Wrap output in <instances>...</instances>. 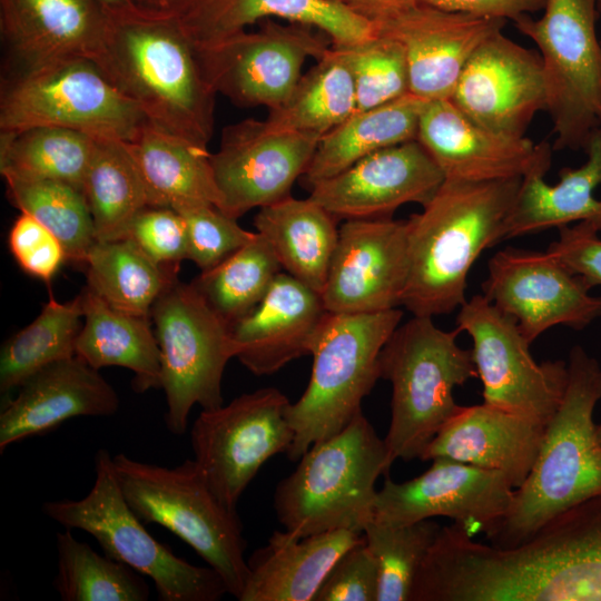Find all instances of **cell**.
<instances>
[{
	"instance_id": "1",
	"label": "cell",
	"mask_w": 601,
	"mask_h": 601,
	"mask_svg": "<svg viewBox=\"0 0 601 601\" xmlns=\"http://www.w3.org/2000/svg\"><path fill=\"white\" fill-rule=\"evenodd\" d=\"M108 13L96 62L149 125L207 149L217 92L179 18L136 6Z\"/></svg>"
},
{
	"instance_id": "2",
	"label": "cell",
	"mask_w": 601,
	"mask_h": 601,
	"mask_svg": "<svg viewBox=\"0 0 601 601\" xmlns=\"http://www.w3.org/2000/svg\"><path fill=\"white\" fill-rule=\"evenodd\" d=\"M522 178L444 179L407 221L408 275L402 299L414 316L449 314L465 302L466 278L481 253L497 244Z\"/></svg>"
},
{
	"instance_id": "3",
	"label": "cell",
	"mask_w": 601,
	"mask_h": 601,
	"mask_svg": "<svg viewBox=\"0 0 601 601\" xmlns=\"http://www.w3.org/2000/svg\"><path fill=\"white\" fill-rule=\"evenodd\" d=\"M566 365L565 392L535 462L504 518L486 534L493 546L514 548L554 516L601 494V444L593 422L601 367L580 345L571 348Z\"/></svg>"
},
{
	"instance_id": "4",
	"label": "cell",
	"mask_w": 601,
	"mask_h": 601,
	"mask_svg": "<svg viewBox=\"0 0 601 601\" xmlns=\"http://www.w3.org/2000/svg\"><path fill=\"white\" fill-rule=\"evenodd\" d=\"M298 462L274 493L285 531L297 538L341 529L363 533L374 516L376 480L392 465L384 439L363 412Z\"/></svg>"
},
{
	"instance_id": "5",
	"label": "cell",
	"mask_w": 601,
	"mask_h": 601,
	"mask_svg": "<svg viewBox=\"0 0 601 601\" xmlns=\"http://www.w3.org/2000/svg\"><path fill=\"white\" fill-rule=\"evenodd\" d=\"M461 331H443L433 317L398 325L383 346L380 378L392 384L391 422L384 439L392 464L421 459L440 428L460 410L453 391L477 376L472 351L459 346Z\"/></svg>"
},
{
	"instance_id": "6",
	"label": "cell",
	"mask_w": 601,
	"mask_h": 601,
	"mask_svg": "<svg viewBox=\"0 0 601 601\" xmlns=\"http://www.w3.org/2000/svg\"><path fill=\"white\" fill-rule=\"evenodd\" d=\"M112 462L136 515L145 524L168 529L193 548L238 600L248 578L243 524L237 510L213 492L196 461L188 459L167 467L119 453Z\"/></svg>"
},
{
	"instance_id": "7",
	"label": "cell",
	"mask_w": 601,
	"mask_h": 601,
	"mask_svg": "<svg viewBox=\"0 0 601 601\" xmlns=\"http://www.w3.org/2000/svg\"><path fill=\"white\" fill-rule=\"evenodd\" d=\"M397 308L365 314L329 313L311 347L313 368L303 395L290 403L287 417L294 431L286 453L298 461L315 443L345 428L380 378L383 346L400 325Z\"/></svg>"
},
{
	"instance_id": "8",
	"label": "cell",
	"mask_w": 601,
	"mask_h": 601,
	"mask_svg": "<svg viewBox=\"0 0 601 601\" xmlns=\"http://www.w3.org/2000/svg\"><path fill=\"white\" fill-rule=\"evenodd\" d=\"M93 463L89 493L79 500L45 502L42 511L48 518L66 529L89 533L104 554L149 578L160 601H217L228 593L213 568L177 556L146 530L124 496L107 450L100 449Z\"/></svg>"
},
{
	"instance_id": "9",
	"label": "cell",
	"mask_w": 601,
	"mask_h": 601,
	"mask_svg": "<svg viewBox=\"0 0 601 601\" xmlns=\"http://www.w3.org/2000/svg\"><path fill=\"white\" fill-rule=\"evenodd\" d=\"M148 122L92 59L72 58L8 72L1 82L0 132L61 127L95 139L132 140Z\"/></svg>"
},
{
	"instance_id": "10",
	"label": "cell",
	"mask_w": 601,
	"mask_h": 601,
	"mask_svg": "<svg viewBox=\"0 0 601 601\" xmlns=\"http://www.w3.org/2000/svg\"><path fill=\"white\" fill-rule=\"evenodd\" d=\"M539 19L524 16L516 29L539 49L555 150L585 148L601 126V40L598 0H545Z\"/></svg>"
},
{
	"instance_id": "11",
	"label": "cell",
	"mask_w": 601,
	"mask_h": 601,
	"mask_svg": "<svg viewBox=\"0 0 601 601\" xmlns=\"http://www.w3.org/2000/svg\"><path fill=\"white\" fill-rule=\"evenodd\" d=\"M150 318L160 348L165 423L183 435L195 405L213 410L224 404L223 375L236 345L230 325L178 277L158 297Z\"/></svg>"
},
{
	"instance_id": "12",
	"label": "cell",
	"mask_w": 601,
	"mask_h": 601,
	"mask_svg": "<svg viewBox=\"0 0 601 601\" xmlns=\"http://www.w3.org/2000/svg\"><path fill=\"white\" fill-rule=\"evenodd\" d=\"M290 402L275 387L244 393L227 405L201 410L190 430L194 460L213 492L230 509L274 455L287 453L294 431Z\"/></svg>"
},
{
	"instance_id": "13",
	"label": "cell",
	"mask_w": 601,
	"mask_h": 601,
	"mask_svg": "<svg viewBox=\"0 0 601 601\" xmlns=\"http://www.w3.org/2000/svg\"><path fill=\"white\" fill-rule=\"evenodd\" d=\"M456 323L472 338L471 351L483 383V403L546 426L565 392L566 363H538L516 322L483 294L460 307Z\"/></svg>"
},
{
	"instance_id": "14",
	"label": "cell",
	"mask_w": 601,
	"mask_h": 601,
	"mask_svg": "<svg viewBox=\"0 0 601 601\" xmlns=\"http://www.w3.org/2000/svg\"><path fill=\"white\" fill-rule=\"evenodd\" d=\"M205 50H199L205 73L216 92L244 107L274 109L293 93L308 57L321 59L329 40L313 27L275 18L259 21Z\"/></svg>"
},
{
	"instance_id": "15",
	"label": "cell",
	"mask_w": 601,
	"mask_h": 601,
	"mask_svg": "<svg viewBox=\"0 0 601 601\" xmlns=\"http://www.w3.org/2000/svg\"><path fill=\"white\" fill-rule=\"evenodd\" d=\"M421 475L397 483L386 477L373 519L393 525L446 516L471 536L489 534L510 509L515 487L499 471L434 459Z\"/></svg>"
},
{
	"instance_id": "16",
	"label": "cell",
	"mask_w": 601,
	"mask_h": 601,
	"mask_svg": "<svg viewBox=\"0 0 601 601\" xmlns=\"http://www.w3.org/2000/svg\"><path fill=\"white\" fill-rule=\"evenodd\" d=\"M482 289L530 344L555 325L582 329L601 316V296L590 295L591 287L548 252L499 250Z\"/></svg>"
},
{
	"instance_id": "17",
	"label": "cell",
	"mask_w": 601,
	"mask_h": 601,
	"mask_svg": "<svg viewBox=\"0 0 601 601\" xmlns=\"http://www.w3.org/2000/svg\"><path fill=\"white\" fill-rule=\"evenodd\" d=\"M315 134L269 129L264 120L246 119L225 128L218 151L210 154L219 208L238 219L290 196L321 140Z\"/></svg>"
},
{
	"instance_id": "18",
	"label": "cell",
	"mask_w": 601,
	"mask_h": 601,
	"mask_svg": "<svg viewBox=\"0 0 601 601\" xmlns=\"http://www.w3.org/2000/svg\"><path fill=\"white\" fill-rule=\"evenodd\" d=\"M407 275L406 219H346L338 229L322 297L329 313L397 308Z\"/></svg>"
},
{
	"instance_id": "19",
	"label": "cell",
	"mask_w": 601,
	"mask_h": 601,
	"mask_svg": "<svg viewBox=\"0 0 601 601\" xmlns=\"http://www.w3.org/2000/svg\"><path fill=\"white\" fill-rule=\"evenodd\" d=\"M450 100L485 128L524 137L535 115L546 110L539 52L516 43L502 30L495 32L472 55Z\"/></svg>"
},
{
	"instance_id": "20",
	"label": "cell",
	"mask_w": 601,
	"mask_h": 601,
	"mask_svg": "<svg viewBox=\"0 0 601 601\" xmlns=\"http://www.w3.org/2000/svg\"><path fill=\"white\" fill-rule=\"evenodd\" d=\"M416 140L445 179L481 183L522 178L551 167L550 144H535L525 136L513 137L485 128L450 99L424 104Z\"/></svg>"
},
{
	"instance_id": "21",
	"label": "cell",
	"mask_w": 601,
	"mask_h": 601,
	"mask_svg": "<svg viewBox=\"0 0 601 601\" xmlns=\"http://www.w3.org/2000/svg\"><path fill=\"white\" fill-rule=\"evenodd\" d=\"M445 177L416 140L377 150L311 189L309 197L335 218H391L405 204L424 206Z\"/></svg>"
},
{
	"instance_id": "22",
	"label": "cell",
	"mask_w": 601,
	"mask_h": 601,
	"mask_svg": "<svg viewBox=\"0 0 601 601\" xmlns=\"http://www.w3.org/2000/svg\"><path fill=\"white\" fill-rule=\"evenodd\" d=\"M506 21L451 12L416 3L376 22V33L404 49L410 93L424 100L450 99L475 50Z\"/></svg>"
},
{
	"instance_id": "23",
	"label": "cell",
	"mask_w": 601,
	"mask_h": 601,
	"mask_svg": "<svg viewBox=\"0 0 601 601\" xmlns=\"http://www.w3.org/2000/svg\"><path fill=\"white\" fill-rule=\"evenodd\" d=\"M108 17V10L95 0H0L8 72L72 58L96 61L104 47Z\"/></svg>"
},
{
	"instance_id": "24",
	"label": "cell",
	"mask_w": 601,
	"mask_h": 601,
	"mask_svg": "<svg viewBox=\"0 0 601 601\" xmlns=\"http://www.w3.org/2000/svg\"><path fill=\"white\" fill-rule=\"evenodd\" d=\"M115 388L76 355L32 375L1 405L0 453L12 443L48 433L78 416H111L119 408Z\"/></svg>"
},
{
	"instance_id": "25",
	"label": "cell",
	"mask_w": 601,
	"mask_h": 601,
	"mask_svg": "<svg viewBox=\"0 0 601 601\" xmlns=\"http://www.w3.org/2000/svg\"><path fill=\"white\" fill-rule=\"evenodd\" d=\"M327 314L321 293L280 272L262 302L230 325L236 358L255 375H272L311 353Z\"/></svg>"
},
{
	"instance_id": "26",
	"label": "cell",
	"mask_w": 601,
	"mask_h": 601,
	"mask_svg": "<svg viewBox=\"0 0 601 601\" xmlns=\"http://www.w3.org/2000/svg\"><path fill=\"white\" fill-rule=\"evenodd\" d=\"M544 431L543 424L485 403L461 406L421 460L447 459L499 471L516 489L535 462Z\"/></svg>"
},
{
	"instance_id": "27",
	"label": "cell",
	"mask_w": 601,
	"mask_h": 601,
	"mask_svg": "<svg viewBox=\"0 0 601 601\" xmlns=\"http://www.w3.org/2000/svg\"><path fill=\"white\" fill-rule=\"evenodd\" d=\"M198 50L214 47L264 19L311 26L332 46H347L376 36L375 24L325 0H196L178 17Z\"/></svg>"
},
{
	"instance_id": "28",
	"label": "cell",
	"mask_w": 601,
	"mask_h": 601,
	"mask_svg": "<svg viewBox=\"0 0 601 601\" xmlns=\"http://www.w3.org/2000/svg\"><path fill=\"white\" fill-rule=\"evenodd\" d=\"M364 533L333 530L297 538L275 531L247 560L248 578L239 601H314L336 561Z\"/></svg>"
},
{
	"instance_id": "29",
	"label": "cell",
	"mask_w": 601,
	"mask_h": 601,
	"mask_svg": "<svg viewBox=\"0 0 601 601\" xmlns=\"http://www.w3.org/2000/svg\"><path fill=\"white\" fill-rule=\"evenodd\" d=\"M584 151L587 161L578 168H562L554 185L544 180L549 169L522 177L497 244L573 221H589L601 231V199L594 197L601 185V126L591 134Z\"/></svg>"
},
{
	"instance_id": "30",
	"label": "cell",
	"mask_w": 601,
	"mask_h": 601,
	"mask_svg": "<svg viewBox=\"0 0 601 601\" xmlns=\"http://www.w3.org/2000/svg\"><path fill=\"white\" fill-rule=\"evenodd\" d=\"M79 296L85 322L77 337L76 356L98 371L108 366L130 370L137 393L160 388V348L151 318L111 307L88 286Z\"/></svg>"
},
{
	"instance_id": "31",
	"label": "cell",
	"mask_w": 601,
	"mask_h": 601,
	"mask_svg": "<svg viewBox=\"0 0 601 601\" xmlns=\"http://www.w3.org/2000/svg\"><path fill=\"white\" fill-rule=\"evenodd\" d=\"M335 219L311 197L288 196L260 207L253 224L282 269L322 294L338 239Z\"/></svg>"
},
{
	"instance_id": "32",
	"label": "cell",
	"mask_w": 601,
	"mask_h": 601,
	"mask_svg": "<svg viewBox=\"0 0 601 601\" xmlns=\"http://www.w3.org/2000/svg\"><path fill=\"white\" fill-rule=\"evenodd\" d=\"M144 179L149 207L174 210L209 204L219 208L210 154L149 124L126 141Z\"/></svg>"
},
{
	"instance_id": "33",
	"label": "cell",
	"mask_w": 601,
	"mask_h": 601,
	"mask_svg": "<svg viewBox=\"0 0 601 601\" xmlns=\"http://www.w3.org/2000/svg\"><path fill=\"white\" fill-rule=\"evenodd\" d=\"M425 102L407 93L385 105L355 111L321 138L302 176L304 184L311 188L377 150L416 139Z\"/></svg>"
},
{
	"instance_id": "34",
	"label": "cell",
	"mask_w": 601,
	"mask_h": 601,
	"mask_svg": "<svg viewBox=\"0 0 601 601\" xmlns=\"http://www.w3.org/2000/svg\"><path fill=\"white\" fill-rule=\"evenodd\" d=\"M83 265L86 286L111 307L142 317L178 277V265L157 263L129 237L96 240Z\"/></svg>"
},
{
	"instance_id": "35",
	"label": "cell",
	"mask_w": 601,
	"mask_h": 601,
	"mask_svg": "<svg viewBox=\"0 0 601 601\" xmlns=\"http://www.w3.org/2000/svg\"><path fill=\"white\" fill-rule=\"evenodd\" d=\"M82 193L100 242L126 238L135 217L149 207L144 179L126 141L96 139Z\"/></svg>"
},
{
	"instance_id": "36",
	"label": "cell",
	"mask_w": 601,
	"mask_h": 601,
	"mask_svg": "<svg viewBox=\"0 0 601 601\" xmlns=\"http://www.w3.org/2000/svg\"><path fill=\"white\" fill-rule=\"evenodd\" d=\"M356 111L352 71L335 46L317 60L289 98L269 109L265 125L272 130L315 134L323 137Z\"/></svg>"
},
{
	"instance_id": "37",
	"label": "cell",
	"mask_w": 601,
	"mask_h": 601,
	"mask_svg": "<svg viewBox=\"0 0 601 601\" xmlns=\"http://www.w3.org/2000/svg\"><path fill=\"white\" fill-rule=\"evenodd\" d=\"M96 139L61 127H32L0 132V173L3 178L49 179L82 191Z\"/></svg>"
},
{
	"instance_id": "38",
	"label": "cell",
	"mask_w": 601,
	"mask_h": 601,
	"mask_svg": "<svg viewBox=\"0 0 601 601\" xmlns=\"http://www.w3.org/2000/svg\"><path fill=\"white\" fill-rule=\"evenodd\" d=\"M82 305L78 295L70 302L52 296L40 314L24 328L8 338L0 351V392L2 405L30 375L60 359L76 355L81 329Z\"/></svg>"
},
{
	"instance_id": "39",
	"label": "cell",
	"mask_w": 601,
	"mask_h": 601,
	"mask_svg": "<svg viewBox=\"0 0 601 601\" xmlns=\"http://www.w3.org/2000/svg\"><path fill=\"white\" fill-rule=\"evenodd\" d=\"M58 571L53 588L63 601H147L142 574L93 551L71 530L56 534Z\"/></svg>"
},
{
	"instance_id": "40",
	"label": "cell",
	"mask_w": 601,
	"mask_h": 601,
	"mask_svg": "<svg viewBox=\"0 0 601 601\" xmlns=\"http://www.w3.org/2000/svg\"><path fill=\"white\" fill-rule=\"evenodd\" d=\"M282 266L258 233L217 266L200 272L191 285L229 325L249 314L264 298Z\"/></svg>"
},
{
	"instance_id": "41",
	"label": "cell",
	"mask_w": 601,
	"mask_h": 601,
	"mask_svg": "<svg viewBox=\"0 0 601 601\" xmlns=\"http://www.w3.org/2000/svg\"><path fill=\"white\" fill-rule=\"evenodd\" d=\"M12 205L26 213L61 243L66 259L83 265L96 242L91 213L83 193L62 181L6 177Z\"/></svg>"
},
{
	"instance_id": "42",
	"label": "cell",
	"mask_w": 601,
	"mask_h": 601,
	"mask_svg": "<svg viewBox=\"0 0 601 601\" xmlns=\"http://www.w3.org/2000/svg\"><path fill=\"white\" fill-rule=\"evenodd\" d=\"M440 529L430 519L401 525L368 522L363 533L378 568L377 601H411L415 578Z\"/></svg>"
},
{
	"instance_id": "43",
	"label": "cell",
	"mask_w": 601,
	"mask_h": 601,
	"mask_svg": "<svg viewBox=\"0 0 601 601\" xmlns=\"http://www.w3.org/2000/svg\"><path fill=\"white\" fill-rule=\"evenodd\" d=\"M338 47L349 66L356 92V111L367 110L410 93L406 57L395 39L376 36Z\"/></svg>"
},
{
	"instance_id": "44",
	"label": "cell",
	"mask_w": 601,
	"mask_h": 601,
	"mask_svg": "<svg viewBox=\"0 0 601 601\" xmlns=\"http://www.w3.org/2000/svg\"><path fill=\"white\" fill-rule=\"evenodd\" d=\"M185 220L188 239V256L200 272L208 270L243 246L256 231H248L214 205L199 204L176 210Z\"/></svg>"
},
{
	"instance_id": "45",
	"label": "cell",
	"mask_w": 601,
	"mask_h": 601,
	"mask_svg": "<svg viewBox=\"0 0 601 601\" xmlns=\"http://www.w3.org/2000/svg\"><path fill=\"white\" fill-rule=\"evenodd\" d=\"M127 237L159 264L178 265L187 259L186 224L171 208L146 207L132 220Z\"/></svg>"
},
{
	"instance_id": "46",
	"label": "cell",
	"mask_w": 601,
	"mask_h": 601,
	"mask_svg": "<svg viewBox=\"0 0 601 601\" xmlns=\"http://www.w3.org/2000/svg\"><path fill=\"white\" fill-rule=\"evenodd\" d=\"M378 568L364 539L333 565L314 601H377Z\"/></svg>"
},
{
	"instance_id": "47",
	"label": "cell",
	"mask_w": 601,
	"mask_h": 601,
	"mask_svg": "<svg viewBox=\"0 0 601 601\" xmlns=\"http://www.w3.org/2000/svg\"><path fill=\"white\" fill-rule=\"evenodd\" d=\"M9 248L27 274L50 282L66 253L58 238L32 216L21 213L9 233Z\"/></svg>"
},
{
	"instance_id": "48",
	"label": "cell",
	"mask_w": 601,
	"mask_h": 601,
	"mask_svg": "<svg viewBox=\"0 0 601 601\" xmlns=\"http://www.w3.org/2000/svg\"><path fill=\"white\" fill-rule=\"evenodd\" d=\"M598 228L589 221L559 228V239L548 253L571 273L580 276L591 288L601 285V239Z\"/></svg>"
},
{
	"instance_id": "49",
	"label": "cell",
	"mask_w": 601,
	"mask_h": 601,
	"mask_svg": "<svg viewBox=\"0 0 601 601\" xmlns=\"http://www.w3.org/2000/svg\"><path fill=\"white\" fill-rule=\"evenodd\" d=\"M440 10L513 22L543 9L545 0H416Z\"/></svg>"
},
{
	"instance_id": "50",
	"label": "cell",
	"mask_w": 601,
	"mask_h": 601,
	"mask_svg": "<svg viewBox=\"0 0 601 601\" xmlns=\"http://www.w3.org/2000/svg\"><path fill=\"white\" fill-rule=\"evenodd\" d=\"M373 23L388 19L411 7L416 0H325Z\"/></svg>"
},
{
	"instance_id": "51",
	"label": "cell",
	"mask_w": 601,
	"mask_h": 601,
	"mask_svg": "<svg viewBox=\"0 0 601 601\" xmlns=\"http://www.w3.org/2000/svg\"><path fill=\"white\" fill-rule=\"evenodd\" d=\"M196 0H132L134 4L145 11L167 14L181 16Z\"/></svg>"
},
{
	"instance_id": "52",
	"label": "cell",
	"mask_w": 601,
	"mask_h": 601,
	"mask_svg": "<svg viewBox=\"0 0 601 601\" xmlns=\"http://www.w3.org/2000/svg\"><path fill=\"white\" fill-rule=\"evenodd\" d=\"M108 11L121 10L134 7L132 0H95Z\"/></svg>"
},
{
	"instance_id": "53",
	"label": "cell",
	"mask_w": 601,
	"mask_h": 601,
	"mask_svg": "<svg viewBox=\"0 0 601 601\" xmlns=\"http://www.w3.org/2000/svg\"><path fill=\"white\" fill-rule=\"evenodd\" d=\"M597 436H598V440L601 444V423L599 425H597Z\"/></svg>"
},
{
	"instance_id": "54",
	"label": "cell",
	"mask_w": 601,
	"mask_h": 601,
	"mask_svg": "<svg viewBox=\"0 0 601 601\" xmlns=\"http://www.w3.org/2000/svg\"><path fill=\"white\" fill-rule=\"evenodd\" d=\"M598 14L601 18V0H598Z\"/></svg>"
}]
</instances>
